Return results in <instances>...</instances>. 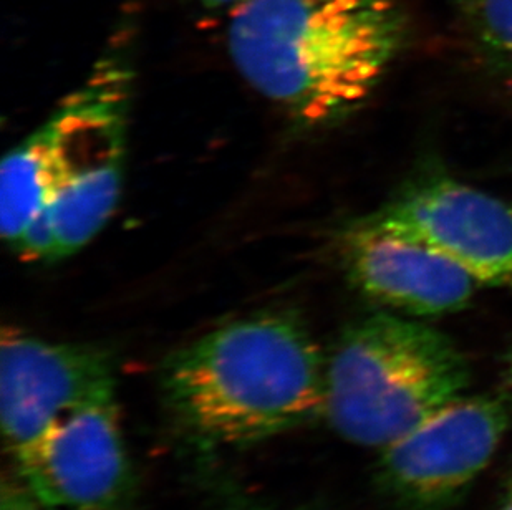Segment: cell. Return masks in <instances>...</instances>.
I'll return each mask as SVG.
<instances>
[{"instance_id": "cell-1", "label": "cell", "mask_w": 512, "mask_h": 510, "mask_svg": "<svg viewBox=\"0 0 512 510\" xmlns=\"http://www.w3.org/2000/svg\"><path fill=\"white\" fill-rule=\"evenodd\" d=\"M395 0H246L232 9V62L302 126L362 105L406 40Z\"/></svg>"}, {"instance_id": "cell-2", "label": "cell", "mask_w": 512, "mask_h": 510, "mask_svg": "<svg viewBox=\"0 0 512 510\" xmlns=\"http://www.w3.org/2000/svg\"><path fill=\"white\" fill-rule=\"evenodd\" d=\"M327 358L290 310H262L214 328L163 365L171 411L209 446H251L325 413Z\"/></svg>"}, {"instance_id": "cell-3", "label": "cell", "mask_w": 512, "mask_h": 510, "mask_svg": "<svg viewBox=\"0 0 512 510\" xmlns=\"http://www.w3.org/2000/svg\"><path fill=\"white\" fill-rule=\"evenodd\" d=\"M468 360L440 330L378 312L340 335L325 368V418L382 451L468 388Z\"/></svg>"}, {"instance_id": "cell-4", "label": "cell", "mask_w": 512, "mask_h": 510, "mask_svg": "<svg viewBox=\"0 0 512 510\" xmlns=\"http://www.w3.org/2000/svg\"><path fill=\"white\" fill-rule=\"evenodd\" d=\"M131 68L103 58L49 121L54 130V194L15 254L57 262L102 232L120 201L125 176Z\"/></svg>"}, {"instance_id": "cell-5", "label": "cell", "mask_w": 512, "mask_h": 510, "mask_svg": "<svg viewBox=\"0 0 512 510\" xmlns=\"http://www.w3.org/2000/svg\"><path fill=\"white\" fill-rule=\"evenodd\" d=\"M509 396H459L382 449L378 479L411 510H440L486 469L511 426Z\"/></svg>"}, {"instance_id": "cell-6", "label": "cell", "mask_w": 512, "mask_h": 510, "mask_svg": "<svg viewBox=\"0 0 512 510\" xmlns=\"http://www.w3.org/2000/svg\"><path fill=\"white\" fill-rule=\"evenodd\" d=\"M115 360L107 348L47 342L4 328L0 342V423L5 448L22 458L73 409L115 396Z\"/></svg>"}, {"instance_id": "cell-7", "label": "cell", "mask_w": 512, "mask_h": 510, "mask_svg": "<svg viewBox=\"0 0 512 510\" xmlns=\"http://www.w3.org/2000/svg\"><path fill=\"white\" fill-rule=\"evenodd\" d=\"M15 462L44 510H118L130 496L115 396L65 414Z\"/></svg>"}, {"instance_id": "cell-8", "label": "cell", "mask_w": 512, "mask_h": 510, "mask_svg": "<svg viewBox=\"0 0 512 510\" xmlns=\"http://www.w3.org/2000/svg\"><path fill=\"white\" fill-rule=\"evenodd\" d=\"M370 216L448 255L479 284L512 289V201L425 174Z\"/></svg>"}, {"instance_id": "cell-9", "label": "cell", "mask_w": 512, "mask_h": 510, "mask_svg": "<svg viewBox=\"0 0 512 510\" xmlns=\"http://www.w3.org/2000/svg\"><path fill=\"white\" fill-rule=\"evenodd\" d=\"M342 254L348 279L365 297L413 317L461 310L481 287L448 255L372 216L345 232Z\"/></svg>"}, {"instance_id": "cell-10", "label": "cell", "mask_w": 512, "mask_h": 510, "mask_svg": "<svg viewBox=\"0 0 512 510\" xmlns=\"http://www.w3.org/2000/svg\"><path fill=\"white\" fill-rule=\"evenodd\" d=\"M479 50L512 77V0H459Z\"/></svg>"}, {"instance_id": "cell-11", "label": "cell", "mask_w": 512, "mask_h": 510, "mask_svg": "<svg viewBox=\"0 0 512 510\" xmlns=\"http://www.w3.org/2000/svg\"><path fill=\"white\" fill-rule=\"evenodd\" d=\"M0 510H44L39 502L35 501L27 487H20L17 484L5 482L2 489V501Z\"/></svg>"}, {"instance_id": "cell-12", "label": "cell", "mask_w": 512, "mask_h": 510, "mask_svg": "<svg viewBox=\"0 0 512 510\" xmlns=\"http://www.w3.org/2000/svg\"><path fill=\"white\" fill-rule=\"evenodd\" d=\"M204 4L208 5V7H221V5L232 4L234 7L236 5L242 4V2H246V0H203Z\"/></svg>"}, {"instance_id": "cell-13", "label": "cell", "mask_w": 512, "mask_h": 510, "mask_svg": "<svg viewBox=\"0 0 512 510\" xmlns=\"http://www.w3.org/2000/svg\"><path fill=\"white\" fill-rule=\"evenodd\" d=\"M501 510H512V492L509 494L508 499H506V502H504L503 509Z\"/></svg>"}, {"instance_id": "cell-14", "label": "cell", "mask_w": 512, "mask_h": 510, "mask_svg": "<svg viewBox=\"0 0 512 510\" xmlns=\"http://www.w3.org/2000/svg\"><path fill=\"white\" fill-rule=\"evenodd\" d=\"M508 373H509V380H511V383H512V350H511V353H509Z\"/></svg>"}, {"instance_id": "cell-15", "label": "cell", "mask_w": 512, "mask_h": 510, "mask_svg": "<svg viewBox=\"0 0 512 510\" xmlns=\"http://www.w3.org/2000/svg\"><path fill=\"white\" fill-rule=\"evenodd\" d=\"M509 82H512V77H508Z\"/></svg>"}]
</instances>
